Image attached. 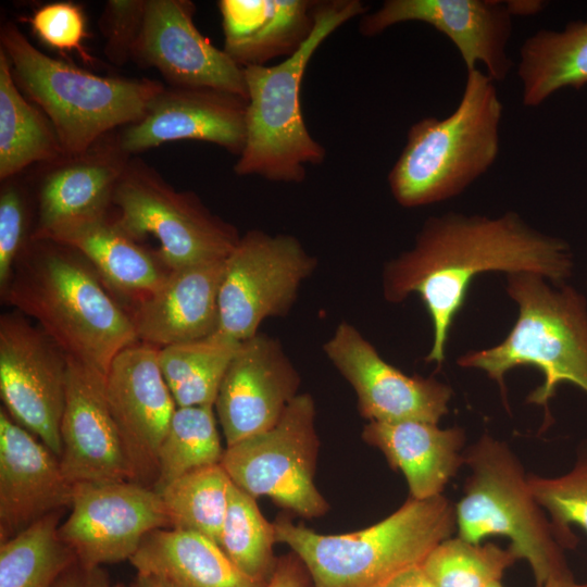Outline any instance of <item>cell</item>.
I'll return each instance as SVG.
<instances>
[{
  "mask_svg": "<svg viewBox=\"0 0 587 587\" xmlns=\"http://www.w3.org/2000/svg\"><path fill=\"white\" fill-rule=\"evenodd\" d=\"M573 267L564 239L539 232L516 212L490 217L451 211L427 218L413 246L385 264L383 296L389 303L420 297L433 328L425 362L441 367L450 329L476 276L533 273L562 286Z\"/></svg>",
  "mask_w": 587,
  "mask_h": 587,
  "instance_id": "6da1fadb",
  "label": "cell"
},
{
  "mask_svg": "<svg viewBox=\"0 0 587 587\" xmlns=\"http://www.w3.org/2000/svg\"><path fill=\"white\" fill-rule=\"evenodd\" d=\"M1 299L32 317L66 357L103 376L122 350L139 341L133 315L89 261L52 240L30 239Z\"/></svg>",
  "mask_w": 587,
  "mask_h": 587,
  "instance_id": "7a4b0ae2",
  "label": "cell"
},
{
  "mask_svg": "<svg viewBox=\"0 0 587 587\" xmlns=\"http://www.w3.org/2000/svg\"><path fill=\"white\" fill-rule=\"evenodd\" d=\"M505 288L519 309L513 327L498 345L469 351L457 363L495 380L507 409V373L517 366L538 369L544 380L526 401L545 409L547 426L549 402L561 384H573L587 394V300L574 287L551 286L533 273L507 275Z\"/></svg>",
  "mask_w": 587,
  "mask_h": 587,
  "instance_id": "3957f363",
  "label": "cell"
},
{
  "mask_svg": "<svg viewBox=\"0 0 587 587\" xmlns=\"http://www.w3.org/2000/svg\"><path fill=\"white\" fill-rule=\"evenodd\" d=\"M360 0L316 1L314 24L299 49L278 64L243 67L248 90L246 142L234 166L238 175L300 183L307 165L326 151L309 133L302 115L301 84L312 55L342 24L364 15Z\"/></svg>",
  "mask_w": 587,
  "mask_h": 587,
  "instance_id": "277c9868",
  "label": "cell"
},
{
  "mask_svg": "<svg viewBox=\"0 0 587 587\" xmlns=\"http://www.w3.org/2000/svg\"><path fill=\"white\" fill-rule=\"evenodd\" d=\"M495 80L469 71L461 100L444 118L426 116L408 130L388 174L390 192L403 208H420L461 195L496 162L503 107Z\"/></svg>",
  "mask_w": 587,
  "mask_h": 587,
  "instance_id": "5b68a950",
  "label": "cell"
},
{
  "mask_svg": "<svg viewBox=\"0 0 587 587\" xmlns=\"http://www.w3.org/2000/svg\"><path fill=\"white\" fill-rule=\"evenodd\" d=\"M276 540L291 548L314 587H380L395 574L422 564L452 536L454 505L444 496L409 498L398 510L361 530L324 535L282 517Z\"/></svg>",
  "mask_w": 587,
  "mask_h": 587,
  "instance_id": "8992f818",
  "label": "cell"
},
{
  "mask_svg": "<svg viewBox=\"0 0 587 587\" xmlns=\"http://www.w3.org/2000/svg\"><path fill=\"white\" fill-rule=\"evenodd\" d=\"M20 90L51 122L66 157L87 151L116 126L146 114L164 86L148 78L102 77L53 59L13 23L0 33Z\"/></svg>",
  "mask_w": 587,
  "mask_h": 587,
  "instance_id": "52a82bcc",
  "label": "cell"
},
{
  "mask_svg": "<svg viewBox=\"0 0 587 587\" xmlns=\"http://www.w3.org/2000/svg\"><path fill=\"white\" fill-rule=\"evenodd\" d=\"M470 475L454 505L458 536L482 544L492 536L528 563L536 584L566 570L565 544L535 499L521 461L510 447L485 433L464 451Z\"/></svg>",
  "mask_w": 587,
  "mask_h": 587,
  "instance_id": "ba28073f",
  "label": "cell"
},
{
  "mask_svg": "<svg viewBox=\"0 0 587 587\" xmlns=\"http://www.w3.org/2000/svg\"><path fill=\"white\" fill-rule=\"evenodd\" d=\"M114 220L137 240L152 235L171 268L224 260L241 235L190 191H177L151 166L129 160L114 191Z\"/></svg>",
  "mask_w": 587,
  "mask_h": 587,
  "instance_id": "9c48e42d",
  "label": "cell"
},
{
  "mask_svg": "<svg viewBox=\"0 0 587 587\" xmlns=\"http://www.w3.org/2000/svg\"><path fill=\"white\" fill-rule=\"evenodd\" d=\"M320 440L315 404L310 394H299L268 430L224 450L220 464L232 482L254 497L313 519L329 507L314 484Z\"/></svg>",
  "mask_w": 587,
  "mask_h": 587,
  "instance_id": "30bf717a",
  "label": "cell"
},
{
  "mask_svg": "<svg viewBox=\"0 0 587 587\" xmlns=\"http://www.w3.org/2000/svg\"><path fill=\"white\" fill-rule=\"evenodd\" d=\"M316 265L292 235L259 229L241 235L225 260L214 334L241 342L258 334L266 319L287 315Z\"/></svg>",
  "mask_w": 587,
  "mask_h": 587,
  "instance_id": "8fae6325",
  "label": "cell"
},
{
  "mask_svg": "<svg viewBox=\"0 0 587 587\" xmlns=\"http://www.w3.org/2000/svg\"><path fill=\"white\" fill-rule=\"evenodd\" d=\"M26 317L0 316V395L9 415L60 459L68 359Z\"/></svg>",
  "mask_w": 587,
  "mask_h": 587,
  "instance_id": "7c38bea8",
  "label": "cell"
},
{
  "mask_svg": "<svg viewBox=\"0 0 587 587\" xmlns=\"http://www.w3.org/2000/svg\"><path fill=\"white\" fill-rule=\"evenodd\" d=\"M71 508L59 535L89 570L129 560L149 533L171 527L160 494L135 482L74 484Z\"/></svg>",
  "mask_w": 587,
  "mask_h": 587,
  "instance_id": "4fadbf2b",
  "label": "cell"
},
{
  "mask_svg": "<svg viewBox=\"0 0 587 587\" xmlns=\"http://www.w3.org/2000/svg\"><path fill=\"white\" fill-rule=\"evenodd\" d=\"M330 363L351 385L369 422L437 424L449 411L452 389L435 379L407 375L384 360L352 324L340 322L324 342Z\"/></svg>",
  "mask_w": 587,
  "mask_h": 587,
  "instance_id": "5bb4252c",
  "label": "cell"
},
{
  "mask_svg": "<svg viewBox=\"0 0 587 587\" xmlns=\"http://www.w3.org/2000/svg\"><path fill=\"white\" fill-rule=\"evenodd\" d=\"M159 350L138 341L113 359L104 376L107 402L137 483L151 488L159 449L177 408L159 365Z\"/></svg>",
  "mask_w": 587,
  "mask_h": 587,
  "instance_id": "9a60e30c",
  "label": "cell"
},
{
  "mask_svg": "<svg viewBox=\"0 0 587 587\" xmlns=\"http://www.w3.org/2000/svg\"><path fill=\"white\" fill-rule=\"evenodd\" d=\"M300 383L277 338L259 332L241 341L214 403L226 447L272 428L299 395Z\"/></svg>",
  "mask_w": 587,
  "mask_h": 587,
  "instance_id": "2e32d148",
  "label": "cell"
},
{
  "mask_svg": "<svg viewBox=\"0 0 587 587\" xmlns=\"http://www.w3.org/2000/svg\"><path fill=\"white\" fill-rule=\"evenodd\" d=\"M512 17L502 0H386L363 15L359 29L375 36L396 24L425 23L452 41L466 72L480 63L488 76L501 82L513 65L507 53Z\"/></svg>",
  "mask_w": 587,
  "mask_h": 587,
  "instance_id": "e0dca14e",
  "label": "cell"
},
{
  "mask_svg": "<svg viewBox=\"0 0 587 587\" xmlns=\"http://www.w3.org/2000/svg\"><path fill=\"white\" fill-rule=\"evenodd\" d=\"M189 0H147L133 58L158 68L176 87L218 89L248 100L243 67L193 24Z\"/></svg>",
  "mask_w": 587,
  "mask_h": 587,
  "instance_id": "ac0fdd59",
  "label": "cell"
},
{
  "mask_svg": "<svg viewBox=\"0 0 587 587\" xmlns=\"http://www.w3.org/2000/svg\"><path fill=\"white\" fill-rule=\"evenodd\" d=\"M61 421L64 474L73 484L135 482L137 476L109 409L104 376L68 358Z\"/></svg>",
  "mask_w": 587,
  "mask_h": 587,
  "instance_id": "d6986e66",
  "label": "cell"
},
{
  "mask_svg": "<svg viewBox=\"0 0 587 587\" xmlns=\"http://www.w3.org/2000/svg\"><path fill=\"white\" fill-rule=\"evenodd\" d=\"M102 137L87 151L51 163L38 190L37 222L32 240L60 235L108 217L128 153Z\"/></svg>",
  "mask_w": 587,
  "mask_h": 587,
  "instance_id": "ffe728a7",
  "label": "cell"
},
{
  "mask_svg": "<svg viewBox=\"0 0 587 587\" xmlns=\"http://www.w3.org/2000/svg\"><path fill=\"white\" fill-rule=\"evenodd\" d=\"M247 105V99L218 89L164 87L143 117L125 127L120 143L129 154L167 141L195 139L239 157L246 142Z\"/></svg>",
  "mask_w": 587,
  "mask_h": 587,
  "instance_id": "44dd1931",
  "label": "cell"
},
{
  "mask_svg": "<svg viewBox=\"0 0 587 587\" xmlns=\"http://www.w3.org/2000/svg\"><path fill=\"white\" fill-rule=\"evenodd\" d=\"M74 484L60 459L0 409V544L71 507Z\"/></svg>",
  "mask_w": 587,
  "mask_h": 587,
  "instance_id": "7402d4cb",
  "label": "cell"
},
{
  "mask_svg": "<svg viewBox=\"0 0 587 587\" xmlns=\"http://www.w3.org/2000/svg\"><path fill=\"white\" fill-rule=\"evenodd\" d=\"M225 260L172 270L132 314L138 340L161 349L212 336L218 326Z\"/></svg>",
  "mask_w": 587,
  "mask_h": 587,
  "instance_id": "603a6c76",
  "label": "cell"
},
{
  "mask_svg": "<svg viewBox=\"0 0 587 587\" xmlns=\"http://www.w3.org/2000/svg\"><path fill=\"white\" fill-rule=\"evenodd\" d=\"M362 439L379 449L391 469L403 474L413 499L442 495L464 465L465 433L458 426L440 428L420 421H371L363 427Z\"/></svg>",
  "mask_w": 587,
  "mask_h": 587,
  "instance_id": "cb8c5ba5",
  "label": "cell"
},
{
  "mask_svg": "<svg viewBox=\"0 0 587 587\" xmlns=\"http://www.w3.org/2000/svg\"><path fill=\"white\" fill-rule=\"evenodd\" d=\"M316 1L221 0L224 51L241 67L288 58L309 37Z\"/></svg>",
  "mask_w": 587,
  "mask_h": 587,
  "instance_id": "d4e9b609",
  "label": "cell"
},
{
  "mask_svg": "<svg viewBox=\"0 0 587 587\" xmlns=\"http://www.w3.org/2000/svg\"><path fill=\"white\" fill-rule=\"evenodd\" d=\"M129 561L142 580L164 587L266 585L240 571L215 541L191 530H152Z\"/></svg>",
  "mask_w": 587,
  "mask_h": 587,
  "instance_id": "484cf974",
  "label": "cell"
},
{
  "mask_svg": "<svg viewBox=\"0 0 587 587\" xmlns=\"http://www.w3.org/2000/svg\"><path fill=\"white\" fill-rule=\"evenodd\" d=\"M52 241L82 253L113 294L137 304L166 280L171 268L158 250L142 246L109 217L71 229Z\"/></svg>",
  "mask_w": 587,
  "mask_h": 587,
  "instance_id": "4316f807",
  "label": "cell"
},
{
  "mask_svg": "<svg viewBox=\"0 0 587 587\" xmlns=\"http://www.w3.org/2000/svg\"><path fill=\"white\" fill-rule=\"evenodd\" d=\"M522 102L534 108L563 88L587 85V18L562 29H539L520 48Z\"/></svg>",
  "mask_w": 587,
  "mask_h": 587,
  "instance_id": "83f0119b",
  "label": "cell"
},
{
  "mask_svg": "<svg viewBox=\"0 0 587 587\" xmlns=\"http://www.w3.org/2000/svg\"><path fill=\"white\" fill-rule=\"evenodd\" d=\"M66 157L46 114L14 82L10 60L0 49V178L8 180L35 162Z\"/></svg>",
  "mask_w": 587,
  "mask_h": 587,
  "instance_id": "f1b7e54d",
  "label": "cell"
},
{
  "mask_svg": "<svg viewBox=\"0 0 587 587\" xmlns=\"http://www.w3.org/2000/svg\"><path fill=\"white\" fill-rule=\"evenodd\" d=\"M62 512L45 515L0 544V587H53L77 562L59 535Z\"/></svg>",
  "mask_w": 587,
  "mask_h": 587,
  "instance_id": "f546056e",
  "label": "cell"
},
{
  "mask_svg": "<svg viewBox=\"0 0 587 587\" xmlns=\"http://www.w3.org/2000/svg\"><path fill=\"white\" fill-rule=\"evenodd\" d=\"M239 344L213 334L161 348L159 365L176 405H214Z\"/></svg>",
  "mask_w": 587,
  "mask_h": 587,
  "instance_id": "4dcf8cb0",
  "label": "cell"
},
{
  "mask_svg": "<svg viewBox=\"0 0 587 587\" xmlns=\"http://www.w3.org/2000/svg\"><path fill=\"white\" fill-rule=\"evenodd\" d=\"M233 482L220 463L193 470L160 494L171 528L204 535L218 545Z\"/></svg>",
  "mask_w": 587,
  "mask_h": 587,
  "instance_id": "1f68e13d",
  "label": "cell"
},
{
  "mask_svg": "<svg viewBox=\"0 0 587 587\" xmlns=\"http://www.w3.org/2000/svg\"><path fill=\"white\" fill-rule=\"evenodd\" d=\"M214 405L177 407L158 453V476L152 488L161 492L178 477L220 463L224 453Z\"/></svg>",
  "mask_w": 587,
  "mask_h": 587,
  "instance_id": "d6a6232c",
  "label": "cell"
},
{
  "mask_svg": "<svg viewBox=\"0 0 587 587\" xmlns=\"http://www.w3.org/2000/svg\"><path fill=\"white\" fill-rule=\"evenodd\" d=\"M274 523L261 513L257 499L233 483L218 546L251 578L267 583L277 561Z\"/></svg>",
  "mask_w": 587,
  "mask_h": 587,
  "instance_id": "836d02e7",
  "label": "cell"
},
{
  "mask_svg": "<svg viewBox=\"0 0 587 587\" xmlns=\"http://www.w3.org/2000/svg\"><path fill=\"white\" fill-rule=\"evenodd\" d=\"M516 560L510 548L451 536L438 544L421 565L437 587H488L501 582Z\"/></svg>",
  "mask_w": 587,
  "mask_h": 587,
  "instance_id": "e575fe53",
  "label": "cell"
},
{
  "mask_svg": "<svg viewBox=\"0 0 587 587\" xmlns=\"http://www.w3.org/2000/svg\"><path fill=\"white\" fill-rule=\"evenodd\" d=\"M528 483L565 546L573 547L576 536L571 526H579L587 533V447L578 451L567 473L557 477L528 475Z\"/></svg>",
  "mask_w": 587,
  "mask_h": 587,
  "instance_id": "d590c367",
  "label": "cell"
},
{
  "mask_svg": "<svg viewBox=\"0 0 587 587\" xmlns=\"http://www.w3.org/2000/svg\"><path fill=\"white\" fill-rule=\"evenodd\" d=\"M29 241L26 198L16 185L5 183L0 192V294Z\"/></svg>",
  "mask_w": 587,
  "mask_h": 587,
  "instance_id": "8d00e7d4",
  "label": "cell"
},
{
  "mask_svg": "<svg viewBox=\"0 0 587 587\" xmlns=\"http://www.w3.org/2000/svg\"><path fill=\"white\" fill-rule=\"evenodd\" d=\"M29 23L47 46L63 51L75 50L84 61H92L83 46L86 22L80 7L71 2L47 3L35 11Z\"/></svg>",
  "mask_w": 587,
  "mask_h": 587,
  "instance_id": "74e56055",
  "label": "cell"
},
{
  "mask_svg": "<svg viewBox=\"0 0 587 587\" xmlns=\"http://www.w3.org/2000/svg\"><path fill=\"white\" fill-rule=\"evenodd\" d=\"M147 0H110L100 18L107 58L122 65L133 58L142 30Z\"/></svg>",
  "mask_w": 587,
  "mask_h": 587,
  "instance_id": "f35d334b",
  "label": "cell"
},
{
  "mask_svg": "<svg viewBox=\"0 0 587 587\" xmlns=\"http://www.w3.org/2000/svg\"><path fill=\"white\" fill-rule=\"evenodd\" d=\"M300 559L286 557L277 561L276 567L264 587H305Z\"/></svg>",
  "mask_w": 587,
  "mask_h": 587,
  "instance_id": "ab89813d",
  "label": "cell"
},
{
  "mask_svg": "<svg viewBox=\"0 0 587 587\" xmlns=\"http://www.w3.org/2000/svg\"><path fill=\"white\" fill-rule=\"evenodd\" d=\"M108 584L98 569H85L76 562L53 587H105Z\"/></svg>",
  "mask_w": 587,
  "mask_h": 587,
  "instance_id": "60d3db41",
  "label": "cell"
},
{
  "mask_svg": "<svg viewBox=\"0 0 587 587\" xmlns=\"http://www.w3.org/2000/svg\"><path fill=\"white\" fill-rule=\"evenodd\" d=\"M380 587H437L421 564L409 566L395 574Z\"/></svg>",
  "mask_w": 587,
  "mask_h": 587,
  "instance_id": "b9f144b4",
  "label": "cell"
},
{
  "mask_svg": "<svg viewBox=\"0 0 587 587\" xmlns=\"http://www.w3.org/2000/svg\"><path fill=\"white\" fill-rule=\"evenodd\" d=\"M507 5L512 16H528L541 12L546 7V2L540 0H508Z\"/></svg>",
  "mask_w": 587,
  "mask_h": 587,
  "instance_id": "7bdbcfd3",
  "label": "cell"
},
{
  "mask_svg": "<svg viewBox=\"0 0 587 587\" xmlns=\"http://www.w3.org/2000/svg\"><path fill=\"white\" fill-rule=\"evenodd\" d=\"M537 587H587V583L582 584L576 582L566 569L553 574L542 584L537 585Z\"/></svg>",
  "mask_w": 587,
  "mask_h": 587,
  "instance_id": "ee69618b",
  "label": "cell"
},
{
  "mask_svg": "<svg viewBox=\"0 0 587 587\" xmlns=\"http://www.w3.org/2000/svg\"><path fill=\"white\" fill-rule=\"evenodd\" d=\"M488 587H504V586L501 584V582H496L489 585Z\"/></svg>",
  "mask_w": 587,
  "mask_h": 587,
  "instance_id": "f6af8a7d",
  "label": "cell"
},
{
  "mask_svg": "<svg viewBox=\"0 0 587 587\" xmlns=\"http://www.w3.org/2000/svg\"><path fill=\"white\" fill-rule=\"evenodd\" d=\"M148 587H164L160 584H157V583H147Z\"/></svg>",
  "mask_w": 587,
  "mask_h": 587,
  "instance_id": "bcb514c9",
  "label": "cell"
},
{
  "mask_svg": "<svg viewBox=\"0 0 587 587\" xmlns=\"http://www.w3.org/2000/svg\"><path fill=\"white\" fill-rule=\"evenodd\" d=\"M105 587H109L108 585Z\"/></svg>",
  "mask_w": 587,
  "mask_h": 587,
  "instance_id": "7dc6e473",
  "label": "cell"
}]
</instances>
